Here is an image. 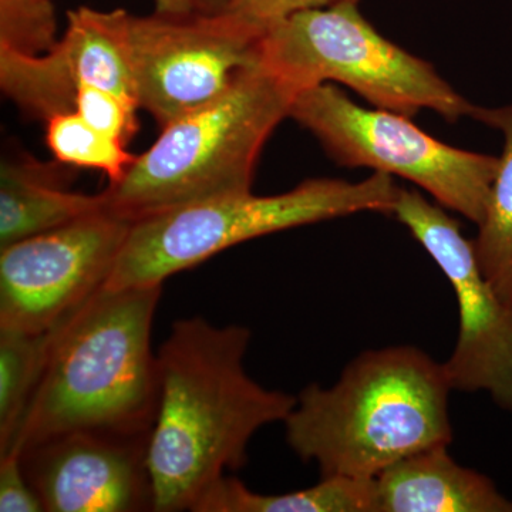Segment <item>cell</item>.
<instances>
[{
  "mask_svg": "<svg viewBox=\"0 0 512 512\" xmlns=\"http://www.w3.org/2000/svg\"><path fill=\"white\" fill-rule=\"evenodd\" d=\"M251 332L207 319L177 320L158 349L160 394L148 443L154 511H192L202 494L248 461L266 424L285 421L296 396L249 377Z\"/></svg>",
  "mask_w": 512,
  "mask_h": 512,
  "instance_id": "1",
  "label": "cell"
},
{
  "mask_svg": "<svg viewBox=\"0 0 512 512\" xmlns=\"http://www.w3.org/2000/svg\"><path fill=\"white\" fill-rule=\"evenodd\" d=\"M163 285L101 288L53 328L45 367L9 450L70 431L151 433L160 373L151 330Z\"/></svg>",
  "mask_w": 512,
  "mask_h": 512,
  "instance_id": "2",
  "label": "cell"
},
{
  "mask_svg": "<svg viewBox=\"0 0 512 512\" xmlns=\"http://www.w3.org/2000/svg\"><path fill=\"white\" fill-rule=\"evenodd\" d=\"M444 363L414 346L367 350L332 387L312 383L286 417V441L322 477L375 478L403 458L450 446Z\"/></svg>",
  "mask_w": 512,
  "mask_h": 512,
  "instance_id": "3",
  "label": "cell"
},
{
  "mask_svg": "<svg viewBox=\"0 0 512 512\" xmlns=\"http://www.w3.org/2000/svg\"><path fill=\"white\" fill-rule=\"evenodd\" d=\"M296 90L259 60L220 99L163 127L126 175L103 191L106 210L134 222L224 195L251 192L256 161Z\"/></svg>",
  "mask_w": 512,
  "mask_h": 512,
  "instance_id": "4",
  "label": "cell"
},
{
  "mask_svg": "<svg viewBox=\"0 0 512 512\" xmlns=\"http://www.w3.org/2000/svg\"><path fill=\"white\" fill-rule=\"evenodd\" d=\"M400 187L375 173L362 183L308 180L269 197L252 192L183 205L131 222L106 289L163 285L225 249L302 225L357 212L392 214Z\"/></svg>",
  "mask_w": 512,
  "mask_h": 512,
  "instance_id": "5",
  "label": "cell"
},
{
  "mask_svg": "<svg viewBox=\"0 0 512 512\" xmlns=\"http://www.w3.org/2000/svg\"><path fill=\"white\" fill-rule=\"evenodd\" d=\"M359 0L303 10L266 30L259 59L296 92L346 84L377 109L412 117L420 110L447 121L470 116L474 104L441 79L430 63L394 45L365 18Z\"/></svg>",
  "mask_w": 512,
  "mask_h": 512,
  "instance_id": "6",
  "label": "cell"
},
{
  "mask_svg": "<svg viewBox=\"0 0 512 512\" xmlns=\"http://www.w3.org/2000/svg\"><path fill=\"white\" fill-rule=\"evenodd\" d=\"M289 117L308 128L339 164L399 175L446 210L477 225L483 220L498 158L441 143L404 114L357 106L329 83L296 94Z\"/></svg>",
  "mask_w": 512,
  "mask_h": 512,
  "instance_id": "7",
  "label": "cell"
},
{
  "mask_svg": "<svg viewBox=\"0 0 512 512\" xmlns=\"http://www.w3.org/2000/svg\"><path fill=\"white\" fill-rule=\"evenodd\" d=\"M264 35L228 12L127 13L126 49L138 107L163 128L220 99L261 60Z\"/></svg>",
  "mask_w": 512,
  "mask_h": 512,
  "instance_id": "8",
  "label": "cell"
},
{
  "mask_svg": "<svg viewBox=\"0 0 512 512\" xmlns=\"http://www.w3.org/2000/svg\"><path fill=\"white\" fill-rule=\"evenodd\" d=\"M446 275L456 293L460 330L444 362L453 390L490 394L512 413V301L504 299L478 264L474 242L446 208L400 188L392 212Z\"/></svg>",
  "mask_w": 512,
  "mask_h": 512,
  "instance_id": "9",
  "label": "cell"
},
{
  "mask_svg": "<svg viewBox=\"0 0 512 512\" xmlns=\"http://www.w3.org/2000/svg\"><path fill=\"white\" fill-rule=\"evenodd\" d=\"M131 222L100 210L0 252V330L42 333L104 288Z\"/></svg>",
  "mask_w": 512,
  "mask_h": 512,
  "instance_id": "10",
  "label": "cell"
},
{
  "mask_svg": "<svg viewBox=\"0 0 512 512\" xmlns=\"http://www.w3.org/2000/svg\"><path fill=\"white\" fill-rule=\"evenodd\" d=\"M150 434L70 431L19 456L47 512L154 511Z\"/></svg>",
  "mask_w": 512,
  "mask_h": 512,
  "instance_id": "11",
  "label": "cell"
},
{
  "mask_svg": "<svg viewBox=\"0 0 512 512\" xmlns=\"http://www.w3.org/2000/svg\"><path fill=\"white\" fill-rule=\"evenodd\" d=\"M126 10L79 8L67 13L63 39L42 55L0 46L3 92L46 121L74 111L79 87H103L137 101L126 49Z\"/></svg>",
  "mask_w": 512,
  "mask_h": 512,
  "instance_id": "12",
  "label": "cell"
},
{
  "mask_svg": "<svg viewBox=\"0 0 512 512\" xmlns=\"http://www.w3.org/2000/svg\"><path fill=\"white\" fill-rule=\"evenodd\" d=\"M376 512H512L484 474L460 466L448 446L426 448L375 478Z\"/></svg>",
  "mask_w": 512,
  "mask_h": 512,
  "instance_id": "13",
  "label": "cell"
},
{
  "mask_svg": "<svg viewBox=\"0 0 512 512\" xmlns=\"http://www.w3.org/2000/svg\"><path fill=\"white\" fill-rule=\"evenodd\" d=\"M106 208L103 192L63 188L42 165L3 161L0 170V249L45 234Z\"/></svg>",
  "mask_w": 512,
  "mask_h": 512,
  "instance_id": "14",
  "label": "cell"
},
{
  "mask_svg": "<svg viewBox=\"0 0 512 512\" xmlns=\"http://www.w3.org/2000/svg\"><path fill=\"white\" fill-rule=\"evenodd\" d=\"M194 512H376L375 480L322 477L319 484L286 494H259L235 477L211 485Z\"/></svg>",
  "mask_w": 512,
  "mask_h": 512,
  "instance_id": "15",
  "label": "cell"
},
{
  "mask_svg": "<svg viewBox=\"0 0 512 512\" xmlns=\"http://www.w3.org/2000/svg\"><path fill=\"white\" fill-rule=\"evenodd\" d=\"M471 117L504 134L503 156L498 158L484 217L473 242L484 275L504 299L512 301V104L501 109L476 106Z\"/></svg>",
  "mask_w": 512,
  "mask_h": 512,
  "instance_id": "16",
  "label": "cell"
},
{
  "mask_svg": "<svg viewBox=\"0 0 512 512\" xmlns=\"http://www.w3.org/2000/svg\"><path fill=\"white\" fill-rule=\"evenodd\" d=\"M53 329L42 333L0 330V454L15 439L35 392Z\"/></svg>",
  "mask_w": 512,
  "mask_h": 512,
  "instance_id": "17",
  "label": "cell"
},
{
  "mask_svg": "<svg viewBox=\"0 0 512 512\" xmlns=\"http://www.w3.org/2000/svg\"><path fill=\"white\" fill-rule=\"evenodd\" d=\"M46 141L57 160L103 171L110 184L119 183L137 157L123 141L96 130L74 111L47 120Z\"/></svg>",
  "mask_w": 512,
  "mask_h": 512,
  "instance_id": "18",
  "label": "cell"
},
{
  "mask_svg": "<svg viewBox=\"0 0 512 512\" xmlns=\"http://www.w3.org/2000/svg\"><path fill=\"white\" fill-rule=\"evenodd\" d=\"M52 0H0V46L42 55L56 45Z\"/></svg>",
  "mask_w": 512,
  "mask_h": 512,
  "instance_id": "19",
  "label": "cell"
},
{
  "mask_svg": "<svg viewBox=\"0 0 512 512\" xmlns=\"http://www.w3.org/2000/svg\"><path fill=\"white\" fill-rule=\"evenodd\" d=\"M136 100L121 96L103 87L83 84L74 100V113L96 130L128 143L136 134L138 124Z\"/></svg>",
  "mask_w": 512,
  "mask_h": 512,
  "instance_id": "20",
  "label": "cell"
},
{
  "mask_svg": "<svg viewBox=\"0 0 512 512\" xmlns=\"http://www.w3.org/2000/svg\"><path fill=\"white\" fill-rule=\"evenodd\" d=\"M343 0H229V15L244 20L248 25L266 33L282 20L303 10L326 8Z\"/></svg>",
  "mask_w": 512,
  "mask_h": 512,
  "instance_id": "21",
  "label": "cell"
},
{
  "mask_svg": "<svg viewBox=\"0 0 512 512\" xmlns=\"http://www.w3.org/2000/svg\"><path fill=\"white\" fill-rule=\"evenodd\" d=\"M0 511L43 512L42 501L23 470L19 454L0 456Z\"/></svg>",
  "mask_w": 512,
  "mask_h": 512,
  "instance_id": "22",
  "label": "cell"
},
{
  "mask_svg": "<svg viewBox=\"0 0 512 512\" xmlns=\"http://www.w3.org/2000/svg\"><path fill=\"white\" fill-rule=\"evenodd\" d=\"M158 13H190L197 10L194 0H154Z\"/></svg>",
  "mask_w": 512,
  "mask_h": 512,
  "instance_id": "23",
  "label": "cell"
},
{
  "mask_svg": "<svg viewBox=\"0 0 512 512\" xmlns=\"http://www.w3.org/2000/svg\"><path fill=\"white\" fill-rule=\"evenodd\" d=\"M195 8L205 13H222L227 9L229 0H194Z\"/></svg>",
  "mask_w": 512,
  "mask_h": 512,
  "instance_id": "24",
  "label": "cell"
}]
</instances>
